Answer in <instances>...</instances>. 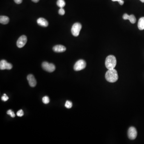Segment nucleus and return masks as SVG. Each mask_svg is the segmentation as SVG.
Listing matches in <instances>:
<instances>
[{"label":"nucleus","mask_w":144,"mask_h":144,"mask_svg":"<svg viewBox=\"0 0 144 144\" xmlns=\"http://www.w3.org/2000/svg\"><path fill=\"white\" fill-rule=\"evenodd\" d=\"M105 76L107 81L110 83H115L118 79V73L114 69L108 70L106 72Z\"/></svg>","instance_id":"f257e3e1"},{"label":"nucleus","mask_w":144,"mask_h":144,"mask_svg":"<svg viewBox=\"0 0 144 144\" xmlns=\"http://www.w3.org/2000/svg\"><path fill=\"white\" fill-rule=\"evenodd\" d=\"M105 66L108 69H114L116 66V60L114 56L109 55L105 60Z\"/></svg>","instance_id":"f03ea898"},{"label":"nucleus","mask_w":144,"mask_h":144,"mask_svg":"<svg viewBox=\"0 0 144 144\" xmlns=\"http://www.w3.org/2000/svg\"><path fill=\"white\" fill-rule=\"evenodd\" d=\"M81 29L82 25L80 23H76L74 24L71 29L72 35L75 37H77L79 35Z\"/></svg>","instance_id":"7ed1b4c3"},{"label":"nucleus","mask_w":144,"mask_h":144,"mask_svg":"<svg viewBox=\"0 0 144 144\" xmlns=\"http://www.w3.org/2000/svg\"><path fill=\"white\" fill-rule=\"evenodd\" d=\"M86 67V62L84 60L81 59L75 63L74 66V69L75 71H80L84 69Z\"/></svg>","instance_id":"20e7f679"},{"label":"nucleus","mask_w":144,"mask_h":144,"mask_svg":"<svg viewBox=\"0 0 144 144\" xmlns=\"http://www.w3.org/2000/svg\"><path fill=\"white\" fill-rule=\"evenodd\" d=\"M42 67L45 71L52 73L55 70V66L52 63H49L47 62H44L42 63Z\"/></svg>","instance_id":"39448f33"},{"label":"nucleus","mask_w":144,"mask_h":144,"mask_svg":"<svg viewBox=\"0 0 144 144\" xmlns=\"http://www.w3.org/2000/svg\"><path fill=\"white\" fill-rule=\"evenodd\" d=\"M128 138L131 140H134L136 138L137 135V132L136 129L134 127H130L128 131Z\"/></svg>","instance_id":"423d86ee"},{"label":"nucleus","mask_w":144,"mask_h":144,"mask_svg":"<svg viewBox=\"0 0 144 144\" xmlns=\"http://www.w3.org/2000/svg\"><path fill=\"white\" fill-rule=\"evenodd\" d=\"M27 41V37L26 36H21L17 41V47L19 48L23 47L26 44Z\"/></svg>","instance_id":"0eeeda50"},{"label":"nucleus","mask_w":144,"mask_h":144,"mask_svg":"<svg viewBox=\"0 0 144 144\" xmlns=\"http://www.w3.org/2000/svg\"><path fill=\"white\" fill-rule=\"evenodd\" d=\"M12 67L11 64L8 63L6 60H2L0 62V69L3 70H11Z\"/></svg>","instance_id":"6e6552de"},{"label":"nucleus","mask_w":144,"mask_h":144,"mask_svg":"<svg viewBox=\"0 0 144 144\" xmlns=\"http://www.w3.org/2000/svg\"><path fill=\"white\" fill-rule=\"evenodd\" d=\"M27 79L30 87H35L37 84V81L33 75L31 74L28 75L27 77Z\"/></svg>","instance_id":"1a4fd4ad"},{"label":"nucleus","mask_w":144,"mask_h":144,"mask_svg":"<svg viewBox=\"0 0 144 144\" xmlns=\"http://www.w3.org/2000/svg\"><path fill=\"white\" fill-rule=\"evenodd\" d=\"M123 18L124 20H129L130 23L132 24H134L136 22V18L135 16L133 15H128V14H125L123 15Z\"/></svg>","instance_id":"9d476101"},{"label":"nucleus","mask_w":144,"mask_h":144,"mask_svg":"<svg viewBox=\"0 0 144 144\" xmlns=\"http://www.w3.org/2000/svg\"><path fill=\"white\" fill-rule=\"evenodd\" d=\"M53 50L55 52L62 53L66 50V48L63 45H57L53 47Z\"/></svg>","instance_id":"9b49d317"},{"label":"nucleus","mask_w":144,"mask_h":144,"mask_svg":"<svg viewBox=\"0 0 144 144\" xmlns=\"http://www.w3.org/2000/svg\"><path fill=\"white\" fill-rule=\"evenodd\" d=\"M37 23L38 25L43 27H47L49 25L48 21L43 18H40L37 20Z\"/></svg>","instance_id":"f8f14e48"},{"label":"nucleus","mask_w":144,"mask_h":144,"mask_svg":"<svg viewBox=\"0 0 144 144\" xmlns=\"http://www.w3.org/2000/svg\"><path fill=\"white\" fill-rule=\"evenodd\" d=\"M138 27L139 29L140 30H144V17L141 18L139 20Z\"/></svg>","instance_id":"ddd939ff"},{"label":"nucleus","mask_w":144,"mask_h":144,"mask_svg":"<svg viewBox=\"0 0 144 144\" xmlns=\"http://www.w3.org/2000/svg\"><path fill=\"white\" fill-rule=\"evenodd\" d=\"M9 18L8 17L1 16L0 17V23L2 24H6L9 23Z\"/></svg>","instance_id":"4468645a"},{"label":"nucleus","mask_w":144,"mask_h":144,"mask_svg":"<svg viewBox=\"0 0 144 144\" xmlns=\"http://www.w3.org/2000/svg\"><path fill=\"white\" fill-rule=\"evenodd\" d=\"M56 4L60 8H63L65 6L66 3L64 0H58Z\"/></svg>","instance_id":"2eb2a0df"},{"label":"nucleus","mask_w":144,"mask_h":144,"mask_svg":"<svg viewBox=\"0 0 144 144\" xmlns=\"http://www.w3.org/2000/svg\"><path fill=\"white\" fill-rule=\"evenodd\" d=\"M73 106L72 102L70 101H67L65 103V107L67 109H70Z\"/></svg>","instance_id":"dca6fc26"},{"label":"nucleus","mask_w":144,"mask_h":144,"mask_svg":"<svg viewBox=\"0 0 144 144\" xmlns=\"http://www.w3.org/2000/svg\"><path fill=\"white\" fill-rule=\"evenodd\" d=\"M42 101L45 104H47L49 103L50 102V99L49 98V97L47 96H45L44 97H43V99H42Z\"/></svg>","instance_id":"f3484780"},{"label":"nucleus","mask_w":144,"mask_h":144,"mask_svg":"<svg viewBox=\"0 0 144 144\" xmlns=\"http://www.w3.org/2000/svg\"><path fill=\"white\" fill-rule=\"evenodd\" d=\"M7 114L8 115H10L11 116V117H12V118H14L15 116V113L11 110H8L7 112Z\"/></svg>","instance_id":"a211bd4d"},{"label":"nucleus","mask_w":144,"mask_h":144,"mask_svg":"<svg viewBox=\"0 0 144 144\" xmlns=\"http://www.w3.org/2000/svg\"><path fill=\"white\" fill-rule=\"evenodd\" d=\"M17 116H18L19 117H21V116H23L24 115V112L22 110H18L17 113Z\"/></svg>","instance_id":"6ab92c4d"},{"label":"nucleus","mask_w":144,"mask_h":144,"mask_svg":"<svg viewBox=\"0 0 144 144\" xmlns=\"http://www.w3.org/2000/svg\"><path fill=\"white\" fill-rule=\"evenodd\" d=\"M58 13L61 15H63L65 14V11L63 8H60L58 11Z\"/></svg>","instance_id":"aec40b11"},{"label":"nucleus","mask_w":144,"mask_h":144,"mask_svg":"<svg viewBox=\"0 0 144 144\" xmlns=\"http://www.w3.org/2000/svg\"><path fill=\"white\" fill-rule=\"evenodd\" d=\"M9 99V97L5 94H4L3 96H2V98H1V99L4 101H6Z\"/></svg>","instance_id":"412c9836"},{"label":"nucleus","mask_w":144,"mask_h":144,"mask_svg":"<svg viewBox=\"0 0 144 144\" xmlns=\"http://www.w3.org/2000/svg\"><path fill=\"white\" fill-rule=\"evenodd\" d=\"M112 1H117V2L119 3V4H121V5H122L124 4V1H122V0H112Z\"/></svg>","instance_id":"4be33fe9"},{"label":"nucleus","mask_w":144,"mask_h":144,"mask_svg":"<svg viewBox=\"0 0 144 144\" xmlns=\"http://www.w3.org/2000/svg\"><path fill=\"white\" fill-rule=\"evenodd\" d=\"M14 1L15 3L17 4H20L23 1V0H14Z\"/></svg>","instance_id":"5701e85b"},{"label":"nucleus","mask_w":144,"mask_h":144,"mask_svg":"<svg viewBox=\"0 0 144 144\" xmlns=\"http://www.w3.org/2000/svg\"><path fill=\"white\" fill-rule=\"evenodd\" d=\"M32 1L34 3H38L39 1V0H32Z\"/></svg>","instance_id":"b1692460"},{"label":"nucleus","mask_w":144,"mask_h":144,"mask_svg":"<svg viewBox=\"0 0 144 144\" xmlns=\"http://www.w3.org/2000/svg\"><path fill=\"white\" fill-rule=\"evenodd\" d=\"M140 1L142 3H144V0H140Z\"/></svg>","instance_id":"393cba45"}]
</instances>
